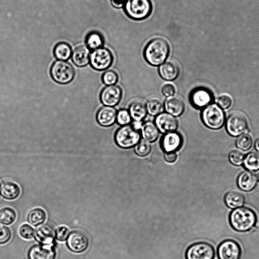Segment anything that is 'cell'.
I'll return each mask as SVG.
<instances>
[{
  "label": "cell",
  "instance_id": "1",
  "mask_svg": "<svg viewBox=\"0 0 259 259\" xmlns=\"http://www.w3.org/2000/svg\"><path fill=\"white\" fill-rule=\"evenodd\" d=\"M170 46L166 40L161 38L152 40L146 46L144 56L150 64L160 66L164 63L169 56Z\"/></svg>",
  "mask_w": 259,
  "mask_h": 259
},
{
  "label": "cell",
  "instance_id": "2",
  "mask_svg": "<svg viewBox=\"0 0 259 259\" xmlns=\"http://www.w3.org/2000/svg\"><path fill=\"white\" fill-rule=\"evenodd\" d=\"M230 221L232 228L240 232H246L252 230L257 223L255 213L247 207L235 209L231 214Z\"/></svg>",
  "mask_w": 259,
  "mask_h": 259
},
{
  "label": "cell",
  "instance_id": "3",
  "mask_svg": "<svg viewBox=\"0 0 259 259\" xmlns=\"http://www.w3.org/2000/svg\"><path fill=\"white\" fill-rule=\"evenodd\" d=\"M124 10L130 18L140 20L150 15L153 6L151 0H126Z\"/></svg>",
  "mask_w": 259,
  "mask_h": 259
},
{
  "label": "cell",
  "instance_id": "4",
  "mask_svg": "<svg viewBox=\"0 0 259 259\" xmlns=\"http://www.w3.org/2000/svg\"><path fill=\"white\" fill-rule=\"evenodd\" d=\"M141 134L133 125L122 126L116 132L115 140L122 149H128L135 147L141 140Z\"/></svg>",
  "mask_w": 259,
  "mask_h": 259
},
{
  "label": "cell",
  "instance_id": "5",
  "mask_svg": "<svg viewBox=\"0 0 259 259\" xmlns=\"http://www.w3.org/2000/svg\"><path fill=\"white\" fill-rule=\"evenodd\" d=\"M202 120L207 127L217 130L224 126L225 122V114L223 108L217 104H209L203 110Z\"/></svg>",
  "mask_w": 259,
  "mask_h": 259
},
{
  "label": "cell",
  "instance_id": "6",
  "mask_svg": "<svg viewBox=\"0 0 259 259\" xmlns=\"http://www.w3.org/2000/svg\"><path fill=\"white\" fill-rule=\"evenodd\" d=\"M50 73L52 79L61 84L70 83L75 76V71L72 66L68 62L59 60L53 63Z\"/></svg>",
  "mask_w": 259,
  "mask_h": 259
},
{
  "label": "cell",
  "instance_id": "7",
  "mask_svg": "<svg viewBox=\"0 0 259 259\" xmlns=\"http://www.w3.org/2000/svg\"><path fill=\"white\" fill-rule=\"evenodd\" d=\"M113 60L112 53L109 49L102 47L93 50L90 54L91 65L97 70L107 69L113 64Z\"/></svg>",
  "mask_w": 259,
  "mask_h": 259
},
{
  "label": "cell",
  "instance_id": "8",
  "mask_svg": "<svg viewBox=\"0 0 259 259\" xmlns=\"http://www.w3.org/2000/svg\"><path fill=\"white\" fill-rule=\"evenodd\" d=\"M215 252L209 244L201 242L191 246L186 252V259H214Z\"/></svg>",
  "mask_w": 259,
  "mask_h": 259
},
{
  "label": "cell",
  "instance_id": "9",
  "mask_svg": "<svg viewBox=\"0 0 259 259\" xmlns=\"http://www.w3.org/2000/svg\"><path fill=\"white\" fill-rule=\"evenodd\" d=\"M89 244L88 237L79 231H73L69 233L66 242L68 249L78 254L86 251L89 247Z\"/></svg>",
  "mask_w": 259,
  "mask_h": 259
},
{
  "label": "cell",
  "instance_id": "10",
  "mask_svg": "<svg viewBox=\"0 0 259 259\" xmlns=\"http://www.w3.org/2000/svg\"><path fill=\"white\" fill-rule=\"evenodd\" d=\"M248 122L246 117L239 113L232 114L227 122V129L229 133L233 136L244 134L247 130Z\"/></svg>",
  "mask_w": 259,
  "mask_h": 259
},
{
  "label": "cell",
  "instance_id": "11",
  "mask_svg": "<svg viewBox=\"0 0 259 259\" xmlns=\"http://www.w3.org/2000/svg\"><path fill=\"white\" fill-rule=\"evenodd\" d=\"M123 91L117 85H110L104 88L101 91L100 98L105 106H115L121 100Z\"/></svg>",
  "mask_w": 259,
  "mask_h": 259
},
{
  "label": "cell",
  "instance_id": "12",
  "mask_svg": "<svg viewBox=\"0 0 259 259\" xmlns=\"http://www.w3.org/2000/svg\"><path fill=\"white\" fill-rule=\"evenodd\" d=\"M183 139L180 133L177 131L165 133L161 141L162 150L166 153L176 152L179 151L183 144Z\"/></svg>",
  "mask_w": 259,
  "mask_h": 259
},
{
  "label": "cell",
  "instance_id": "13",
  "mask_svg": "<svg viewBox=\"0 0 259 259\" xmlns=\"http://www.w3.org/2000/svg\"><path fill=\"white\" fill-rule=\"evenodd\" d=\"M218 255L219 259H240L241 249L236 242L228 240L219 245Z\"/></svg>",
  "mask_w": 259,
  "mask_h": 259
},
{
  "label": "cell",
  "instance_id": "14",
  "mask_svg": "<svg viewBox=\"0 0 259 259\" xmlns=\"http://www.w3.org/2000/svg\"><path fill=\"white\" fill-rule=\"evenodd\" d=\"M28 259H56L53 245H37L32 246L27 253Z\"/></svg>",
  "mask_w": 259,
  "mask_h": 259
},
{
  "label": "cell",
  "instance_id": "15",
  "mask_svg": "<svg viewBox=\"0 0 259 259\" xmlns=\"http://www.w3.org/2000/svg\"><path fill=\"white\" fill-rule=\"evenodd\" d=\"M190 100L191 104L197 108H204L209 105L213 100L211 92L205 88H197L190 94Z\"/></svg>",
  "mask_w": 259,
  "mask_h": 259
},
{
  "label": "cell",
  "instance_id": "16",
  "mask_svg": "<svg viewBox=\"0 0 259 259\" xmlns=\"http://www.w3.org/2000/svg\"><path fill=\"white\" fill-rule=\"evenodd\" d=\"M155 123L160 132L165 134L176 131L178 127V121L175 117L167 112H163L156 116Z\"/></svg>",
  "mask_w": 259,
  "mask_h": 259
},
{
  "label": "cell",
  "instance_id": "17",
  "mask_svg": "<svg viewBox=\"0 0 259 259\" xmlns=\"http://www.w3.org/2000/svg\"><path fill=\"white\" fill-rule=\"evenodd\" d=\"M117 110L112 106L101 107L96 115L97 122L102 126L107 127L114 125L117 120Z\"/></svg>",
  "mask_w": 259,
  "mask_h": 259
},
{
  "label": "cell",
  "instance_id": "18",
  "mask_svg": "<svg viewBox=\"0 0 259 259\" xmlns=\"http://www.w3.org/2000/svg\"><path fill=\"white\" fill-rule=\"evenodd\" d=\"M34 237L36 241L41 245H52L55 238V233L51 226L45 224L37 228Z\"/></svg>",
  "mask_w": 259,
  "mask_h": 259
},
{
  "label": "cell",
  "instance_id": "19",
  "mask_svg": "<svg viewBox=\"0 0 259 259\" xmlns=\"http://www.w3.org/2000/svg\"><path fill=\"white\" fill-rule=\"evenodd\" d=\"M159 72L161 78L168 81H172L176 79L180 73V68L175 61H166L160 65Z\"/></svg>",
  "mask_w": 259,
  "mask_h": 259
},
{
  "label": "cell",
  "instance_id": "20",
  "mask_svg": "<svg viewBox=\"0 0 259 259\" xmlns=\"http://www.w3.org/2000/svg\"><path fill=\"white\" fill-rule=\"evenodd\" d=\"M185 104L183 100L176 96L168 97L165 101L164 108L166 112L177 117L184 113Z\"/></svg>",
  "mask_w": 259,
  "mask_h": 259
},
{
  "label": "cell",
  "instance_id": "21",
  "mask_svg": "<svg viewBox=\"0 0 259 259\" xmlns=\"http://www.w3.org/2000/svg\"><path fill=\"white\" fill-rule=\"evenodd\" d=\"M257 177L251 171L242 172L238 179L239 188L245 192H250L254 189L257 183Z\"/></svg>",
  "mask_w": 259,
  "mask_h": 259
},
{
  "label": "cell",
  "instance_id": "22",
  "mask_svg": "<svg viewBox=\"0 0 259 259\" xmlns=\"http://www.w3.org/2000/svg\"><path fill=\"white\" fill-rule=\"evenodd\" d=\"M160 132L155 123L151 121L146 122L141 126V137L143 140L149 142L156 141L159 137Z\"/></svg>",
  "mask_w": 259,
  "mask_h": 259
},
{
  "label": "cell",
  "instance_id": "23",
  "mask_svg": "<svg viewBox=\"0 0 259 259\" xmlns=\"http://www.w3.org/2000/svg\"><path fill=\"white\" fill-rule=\"evenodd\" d=\"M90 49L86 46L78 47L72 53V60L74 63L79 67L87 65L90 62Z\"/></svg>",
  "mask_w": 259,
  "mask_h": 259
},
{
  "label": "cell",
  "instance_id": "24",
  "mask_svg": "<svg viewBox=\"0 0 259 259\" xmlns=\"http://www.w3.org/2000/svg\"><path fill=\"white\" fill-rule=\"evenodd\" d=\"M1 196L8 200L17 199L20 194V190L17 184L11 181H4L0 188Z\"/></svg>",
  "mask_w": 259,
  "mask_h": 259
},
{
  "label": "cell",
  "instance_id": "25",
  "mask_svg": "<svg viewBox=\"0 0 259 259\" xmlns=\"http://www.w3.org/2000/svg\"><path fill=\"white\" fill-rule=\"evenodd\" d=\"M129 112L135 122L140 123L146 117L147 112L146 105L140 101L133 102L129 108Z\"/></svg>",
  "mask_w": 259,
  "mask_h": 259
},
{
  "label": "cell",
  "instance_id": "26",
  "mask_svg": "<svg viewBox=\"0 0 259 259\" xmlns=\"http://www.w3.org/2000/svg\"><path fill=\"white\" fill-rule=\"evenodd\" d=\"M245 200L243 195L237 191L229 192L225 198L227 206L232 209L242 207L245 203Z\"/></svg>",
  "mask_w": 259,
  "mask_h": 259
},
{
  "label": "cell",
  "instance_id": "27",
  "mask_svg": "<svg viewBox=\"0 0 259 259\" xmlns=\"http://www.w3.org/2000/svg\"><path fill=\"white\" fill-rule=\"evenodd\" d=\"M46 217V213L43 209L36 208L29 212L27 216V221L32 226L37 227L43 224Z\"/></svg>",
  "mask_w": 259,
  "mask_h": 259
},
{
  "label": "cell",
  "instance_id": "28",
  "mask_svg": "<svg viewBox=\"0 0 259 259\" xmlns=\"http://www.w3.org/2000/svg\"><path fill=\"white\" fill-rule=\"evenodd\" d=\"M147 113L152 116H157L164 112V104L158 98H151L145 104Z\"/></svg>",
  "mask_w": 259,
  "mask_h": 259
},
{
  "label": "cell",
  "instance_id": "29",
  "mask_svg": "<svg viewBox=\"0 0 259 259\" xmlns=\"http://www.w3.org/2000/svg\"><path fill=\"white\" fill-rule=\"evenodd\" d=\"M54 54L55 57L59 60H66L72 55L71 48L66 43H59L55 47Z\"/></svg>",
  "mask_w": 259,
  "mask_h": 259
},
{
  "label": "cell",
  "instance_id": "30",
  "mask_svg": "<svg viewBox=\"0 0 259 259\" xmlns=\"http://www.w3.org/2000/svg\"><path fill=\"white\" fill-rule=\"evenodd\" d=\"M103 43V36L98 32H91L87 36L86 44L89 49L94 50L102 47Z\"/></svg>",
  "mask_w": 259,
  "mask_h": 259
},
{
  "label": "cell",
  "instance_id": "31",
  "mask_svg": "<svg viewBox=\"0 0 259 259\" xmlns=\"http://www.w3.org/2000/svg\"><path fill=\"white\" fill-rule=\"evenodd\" d=\"M16 218V213L14 210L10 207H5L0 210V222L10 225L14 223Z\"/></svg>",
  "mask_w": 259,
  "mask_h": 259
},
{
  "label": "cell",
  "instance_id": "32",
  "mask_svg": "<svg viewBox=\"0 0 259 259\" xmlns=\"http://www.w3.org/2000/svg\"><path fill=\"white\" fill-rule=\"evenodd\" d=\"M245 167L250 171L259 170V153L251 152L248 154L244 161Z\"/></svg>",
  "mask_w": 259,
  "mask_h": 259
},
{
  "label": "cell",
  "instance_id": "33",
  "mask_svg": "<svg viewBox=\"0 0 259 259\" xmlns=\"http://www.w3.org/2000/svg\"><path fill=\"white\" fill-rule=\"evenodd\" d=\"M152 150V146L150 142L144 140L140 141L135 145L134 151L138 156L143 157L149 155Z\"/></svg>",
  "mask_w": 259,
  "mask_h": 259
},
{
  "label": "cell",
  "instance_id": "34",
  "mask_svg": "<svg viewBox=\"0 0 259 259\" xmlns=\"http://www.w3.org/2000/svg\"><path fill=\"white\" fill-rule=\"evenodd\" d=\"M253 144V140L251 136L248 134H243L239 136L237 142V146L239 149L247 151L249 150Z\"/></svg>",
  "mask_w": 259,
  "mask_h": 259
},
{
  "label": "cell",
  "instance_id": "35",
  "mask_svg": "<svg viewBox=\"0 0 259 259\" xmlns=\"http://www.w3.org/2000/svg\"><path fill=\"white\" fill-rule=\"evenodd\" d=\"M117 73L113 70H108L104 72L102 77L103 83L107 86L115 85L118 81Z\"/></svg>",
  "mask_w": 259,
  "mask_h": 259
},
{
  "label": "cell",
  "instance_id": "36",
  "mask_svg": "<svg viewBox=\"0 0 259 259\" xmlns=\"http://www.w3.org/2000/svg\"><path fill=\"white\" fill-rule=\"evenodd\" d=\"M132 118L127 109H122L118 112L116 122L121 126L130 124L132 121Z\"/></svg>",
  "mask_w": 259,
  "mask_h": 259
},
{
  "label": "cell",
  "instance_id": "37",
  "mask_svg": "<svg viewBox=\"0 0 259 259\" xmlns=\"http://www.w3.org/2000/svg\"><path fill=\"white\" fill-rule=\"evenodd\" d=\"M229 159L232 164L235 166H240L244 163L245 156L240 151L235 150L230 153Z\"/></svg>",
  "mask_w": 259,
  "mask_h": 259
},
{
  "label": "cell",
  "instance_id": "38",
  "mask_svg": "<svg viewBox=\"0 0 259 259\" xmlns=\"http://www.w3.org/2000/svg\"><path fill=\"white\" fill-rule=\"evenodd\" d=\"M11 237L10 230L5 226L0 223V245L7 243Z\"/></svg>",
  "mask_w": 259,
  "mask_h": 259
},
{
  "label": "cell",
  "instance_id": "39",
  "mask_svg": "<svg viewBox=\"0 0 259 259\" xmlns=\"http://www.w3.org/2000/svg\"><path fill=\"white\" fill-rule=\"evenodd\" d=\"M19 234L20 236L26 240H30L34 237V230L29 225L24 224L19 229Z\"/></svg>",
  "mask_w": 259,
  "mask_h": 259
},
{
  "label": "cell",
  "instance_id": "40",
  "mask_svg": "<svg viewBox=\"0 0 259 259\" xmlns=\"http://www.w3.org/2000/svg\"><path fill=\"white\" fill-rule=\"evenodd\" d=\"M55 233L56 239L61 242L66 241L69 235V230L64 226L57 228Z\"/></svg>",
  "mask_w": 259,
  "mask_h": 259
},
{
  "label": "cell",
  "instance_id": "41",
  "mask_svg": "<svg viewBox=\"0 0 259 259\" xmlns=\"http://www.w3.org/2000/svg\"><path fill=\"white\" fill-rule=\"evenodd\" d=\"M217 103L221 108L227 109L232 104L231 98L227 95H223L219 96L217 99Z\"/></svg>",
  "mask_w": 259,
  "mask_h": 259
},
{
  "label": "cell",
  "instance_id": "42",
  "mask_svg": "<svg viewBox=\"0 0 259 259\" xmlns=\"http://www.w3.org/2000/svg\"><path fill=\"white\" fill-rule=\"evenodd\" d=\"M176 92L175 86L170 83L165 84L162 89V92L164 96L168 98L174 96Z\"/></svg>",
  "mask_w": 259,
  "mask_h": 259
},
{
  "label": "cell",
  "instance_id": "43",
  "mask_svg": "<svg viewBox=\"0 0 259 259\" xmlns=\"http://www.w3.org/2000/svg\"><path fill=\"white\" fill-rule=\"evenodd\" d=\"M177 155L175 152L166 153L164 155L165 160L170 163L175 162L177 159Z\"/></svg>",
  "mask_w": 259,
  "mask_h": 259
},
{
  "label": "cell",
  "instance_id": "44",
  "mask_svg": "<svg viewBox=\"0 0 259 259\" xmlns=\"http://www.w3.org/2000/svg\"><path fill=\"white\" fill-rule=\"evenodd\" d=\"M126 1V0H112V2L115 7H120L124 4Z\"/></svg>",
  "mask_w": 259,
  "mask_h": 259
},
{
  "label": "cell",
  "instance_id": "45",
  "mask_svg": "<svg viewBox=\"0 0 259 259\" xmlns=\"http://www.w3.org/2000/svg\"><path fill=\"white\" fill-rule=\"evenodd\" d=\"M255 146L256 150L259 153V138L255 142Z\"/></svg>",
  "mask_w": 259,
  "mask_h": 259
},
{
  "label": "cell",
  "instance_id": "46",
  "mask_svg": "<svg viewBox=\"0 0 259 259\" xmlns=\"http://www.w3.org/2000/svg\"><path fill=\"white\" fill-rule=\"evenodd\" d=\"M257 180L259 181V173H258L257 176Z\"/></svg>",
  "mask_w": 259,
  "mask_h": 259
}]
</instances>
